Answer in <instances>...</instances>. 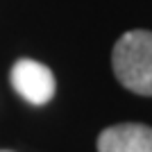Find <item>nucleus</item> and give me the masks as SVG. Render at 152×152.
Wrapping results in <instances>:
<instances>
[{
	"label": "nucleus",
	"mask_w": 152,
	"mask_h": 152,
	"mask_svg": "<svg viewBox=\"0 0 152 152\" xmlns=\"http://www.w3.org/2000/svg\"><path fill=\"white\" fill-rule=\"evenodd\" d=\"M111 64L125 89L139 95H152V32H125L114 45Z\"/></svg>",
	"instance_id": "obj_1"
},
{
	"label": "nucleus",
	"mask_w": 152,
	"mask_h": 152,
	"mask_svg": "<svg viewBox=\"0 0 152 152\" xmlns=\"http://www.w3.org/2000/svg\"><path fill=\"white\" fill-rule=\"evenodd\" d=\"M9 80H12L14 91L23 100H27L30 104H37V107L50 102L57 89L52 70L34 59H18L12 66Z\"/></svg>",
	"instance_id": "obj_2"
},
{
	"label": "nucleus",
	"mask_w": 152,
	"mask_h": 152,
	"mask_svg": "<svg viewBox=\"0 0 152 152\" xmlns=\"http://www.w3.org/2000/svg\"><path fill=\"white\" fill-rule=\"evenodd\" d=\"M0 152H9V150H0Z\"/></svg>",
	"instance_id": "obj_4"
},
{
	"label": "nucleus",
	"mask_w": 152,
	"mask_h": 152,
	"mask_svg": "<svg viewBox=\"0 0 152 152\" xmlns=\"http://www.w3.org/2000/svg\"><path fill=\"white\" fill-rule=\"evenodd\" d=\"M98 152H152V127L139 123L111 125L98 136Z\"/></svg>",
	"instance_id": "obj_3"
}]
</instances>
